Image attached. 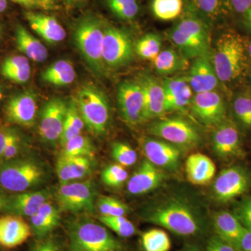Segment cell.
Listing matches in <instances>:
<instances>
[{
  "mask_svg": "<svg viewBox=\"0 0 251 251\" xmlns=\"http://www.w3.org/2000/svg\"><path fill=\"white\" fill-rule=\"evenodd\" d=\"M144 218L149 223L182 237L196 235L203 227L199 212L192 204L181 198H169L156 203L146 211Z\"/></svg>",
  "mask_w": 251,
  "mask_h": 251,
  "instance_id": "6da1fadb",
  "label": "cell"
},
{
  "mask_svg": "<svg viewBox=\"0 0 251 251\" xmlns=\"http://www.w3.org/2000/svg\"><path fill=\"white\" fill-rule=\"evenodd\" d=\"M247 44L240 34L233 31L221 34L211 57L220 82L231 83L239 80L247 68Z\"/></svg>",
  "mask_w": 251,
  "mask_h": 251,
  "instance_id": "7a4b0ae2",
  "label": "cell"
},
{
  "mask_svg": "<svg viewBox=\"0 0 251 251\" xmlns=\"http://www.w3.org/2000/svg\"><path fill=\"white\" fill-rule=\"evenodd\" d=\"M69 238L72 251H118L121 244L108 229L85 220L71 224Z\"/></svg>",
  "mask_w": 251,
  "mask_h": 251,
  "instance_id": "3957f363",
  "label": "cell"
},
{
  "mask_svg": "<svg viewBox=\"0 0 251 251\" xmlns=\"http://www.w3.org/2000/svg\"><path fill=\"white\" fill-rule=\"evenodd\" d=\"M105 26L97 18L87 16L81 20L75 30L77 48L91 68L103 72L105 64L102 55Z\"/></svg>",
  "mask_w": 251,
  "mask_h": 251,
  "instance_id": "277c9868",
  "label": "cell"
},
{
  "mask_svg": "<svg viewBox=\"0 0 251 251\" xmlns=\"http://www.w3.org/2000/svg\"><path fill=\"white\" fill-rule=\"evenodd\" d=\"M44 176L43 168L31 160L13 159L0 164V186L11 192H25L41 183Z\"/></svg>",
  "mask_w": 251,
  "mask_h": 251,
  "instance_id": "5b68a950",
  "label": "cell"
},
{
  "mask_svg": "<svg viewBox=\"0 0 251 251\" xmlns=\"http://www.w3.org/2000/svg\"><path fill=\"white\" fill-rule=\"evenodd\" d=\"M76 103L87 129L94 134H103L108 127L110 113L103 92L94 86H85L79 92Z\"/></svg>",
  "mask_w": 251,
  "mask_h": 251,
  "instance_id": "8992f818",
  "label": "cell"
},
{
  "mask_svg": "<svg viewBox=\"0 0 251 251\" xmlns=\"http://www.w3.org/2000/svg\"><path fill=\"white\" fill-rule=\"evenodd\" d=\"M96 196L95 184L88 180L60 185L56 198L61 210L78 214L94 211Z\"/></svg>",
  "mask_w": 251,
  "mask_h": 251,
  "instance_id": "52a82bcc",
  "label": "cell"
},
{
  "mask_svg": "<svg viewBox=\"0 0 251 251\" xmlns=\"http://www.w3.org/2000/svg\"><path fill=\"white\" fill-rule=\"evenodd\" d=\"M133 41L126 31L112 26L105 27L102 50L105 67H125L133 59Z\"/></svg>",
  "mask_w": 251,
  "mask_h": 251,
  "instance_id": "ba28073f",
  "label": "cell"
},
{
  "mask_svg": "<svg viewBox=\"0 0 251 251\" xmlns=\"http://www.w3.org/2000/svg\"><path fill=\"white\" fill-rule=\"evenodd\" d=\"M149 130L155 136L183 148H191L201 141L197 130L182 119H161L151 124Z\"/></svg>",
  "mask_w": 251,
  "mask_h": 251,
  "instance_id": "9c48e42d",
  "label": "cell"
},
{
  "mask_svg": "<svg viewBox=\"0 0 251 251\" xmlns=\"http://www.w3.org/2000/svg\"><path fill=\"white\" fill-rule=\"evenodd\" d=\"M117 100L122 118L127 125L134 126L145 122L143 92L140 82H122L117 92Z\"/></svg>",
  "mask_w": 251,
  "mask_h": 251,
  "instance_id": "30bf717a",
  "label": "cell"
},
{
  "mask_svg": "<svg viewBox=\"0 0 251 251\" xmlns=\"http://www.w3.org/2000/svg\"><path fill=\"white\" fill-rule=\"evenodd\" d=\"M190 106L193 116L203 125L217 126L226 121V104L216 91L196 94Z\"/></svg>",
  "mask_w": 251,
  "mask_h": 251,
  "instance_id": "8fae6325",
  "label": "cell"
},
{
  "mask_svg": "<svg viewBox=\"0 0 251 251\" xmlns=\"http://www.w3.org/2000/svg\"><path fill=\"white\" fill-rule=\"evenodd\" d=\"M250 184V177L245 170L241 167H230L220 173L213 190L218 201L227 202L244 194Z\"/></svg>",
  "mask_w": 251,
  "mask_h": 251,
  "instance_id": "7c38bea8",
  "label": "cell"
},
{
  "mask_svg": "<svg viewBox=\"0 0 251 251\" xmlns=\"http://www.w3.org/2000/svg\"><path fill=\"white\" fill-rule=\"evenodd\" d=\"M67 108L66 102L59 98L50 99L44 105L41 110L39 133L46 143L59 141Z\"/></svg>",
  "mask_w": 251,
  "mask_h": 251,
  "instance_id": "4fadbf2b",
  "label": "cell"
},
{
  "mask_svg": "<svg viewBox=\"0 0 251 251\" xmlns=\"http://www.w3.org/2000/svg\"><path fill=\"white\" fill-rule=\"evenodd\" d=\"M36 112V97L30 91H26L11 97L5 108L8 121L25 127L34 125Z\"/></svg>",
  "mask_w": 251,
  "mask_h": 251,
  "instance_id": "5bb4252c",
  "label": "cell"
},
{
  "mask_svg": "<svg viewBox=\"0 0 251 251\" xmlns=\"http://www.w3.org/2000/svg\"><path fill=\"white\" fill-rule=\"evenodd\" d=\"M141 146L147 159L155 166L173 171L179 166L181 152L172 144L145 137Z\"/></svg>",
  "mask_w": 251,
  "mask_h": 251,
  "instance_id": "9a60e30c",
  "label": "cell"
},
{
  "mask_svg": "<svg viewBox=\"0 0 251 251\" xmlns=\"http://www.w3.org/2000/svg\"><path fill=\"white\" fill-rule=\"evenodd\" d=\"M187 79L196 94L215 91L220 81L209 54L195 58Z\"/></svg>",
  "mask_w": 251,
  "mask_h": 251,
  "instance_id": "2e32d148",
  "label": "cell"
},
{
  "mask_svg": "<svg viewBox=\"0 0 251 251\" xmlns=\"http://www.w3.org/2000/svg\"><path fill=\"white\" fill-rule=\"evenodd\" d=\"M163 84L165 96V112L184 110L191 105L193 90L187 77L166 78Z\"/></svg>",
  "mask_w": 251,
  "mask_h": 251,
  "instance_id": "e0dca14e",
  "label": "cell"
},
{
  "mask_svg": "<svg viewBox=\"0 0 251 251\" xmlns=\"http://www.w3.org/2000/svg\"><path fill=\"white\" fill-rule=\"evenodd\" d=\"M144 96L145 122L161 117L165 112V96L163 84L153 77L145 75L139 81Z\"/></svg>",
  "mask_w": 251,
  "mask_h": 251,
  "instance_id": "ac0fdd59",
  "label": "cell"
},
{
  "mask_svg": "<svg viewBox=\"0 0 251 251\" xmlns=\"http://www.w3.org/2000/svg\"><path fill=\"white\" fill-rule=\"evenodd\" d=\"M213 148L216 154L222 158L239 156L242 152L240 137L236 126L224 121L217 126L213 135Z\"/></svg>",
  "mask_w": 251,
  "mask_h": 251,
  "instance_id": "d6986e66",
  "label": "cell"
},
{
  "mask_svg": "<svg viewBox=\"0 0 251 251\" xmlns=\"http://www.w3.org/2000/svg\"><path fill=\"white\" fill-rule=\"evenodd\" d=\"M163 179L162 172L148 159L144 160L128 180L127 190L132 195L145 194L158 188Z\"/></svg>",
  "mask_w": 251,
  "mask_h": 251,
  "instance_id": "ffe728a7",
  "label": "cell"
},
{
  "mask_svg": "<svg viewBox=\"0 0 251 251\" xmlns=\"http://www.w3.org/2000/svg\"><path fill=\"white\" fill-rule=\"evenodd\" d=\"M31 228L19 216L8 215L0 218V245L15 248L30 237Z\"/></svg>",
  "mask_w": 251,
  "mask_h": 251,
  "instance_id": "44dd1931",
  "label": "cell"
},
{
  "mask_svg": "<svg viewBox=\"0 0 251 251\" xmlns=\"http://www.w3.org/2000/svg\"><path fill=\"white\" fill-rule=\"evenodd\" d=\"M92 160L88 157L67 156L61 153L56 164L60 185L88 176L93 168Z\"/></svg>",
  "mask_w": 251,
  "mask_h": 251,
  "instance_id": "7402d4cb",
  "label": "cell"
},
{
  "mask_svg": "<svg viewBox=\"0 0 251 251\" xmlns=\"http://www.w3.org/2000/svg\"><path fill=\"white\" fill-rule=\"evenodd\" d=\"M51 196L49 189L19 193L7 200L6 209L15 215L31 217L38 212L44 203L49 201Z\"/></svg>",
  "mask_w": 251,
  "mask_h": 251,
  "instance_id": "603a6c76",
  "label": "cell"
},
{
  "mask_svg": "<svg viewBox=\"0 0 251 251\" xmlns=\"http://www.w3.org/2000/svg\"><path fill=\"white\" fill-rule=\"evenodd\" d=\"M25 16L31 29L50 44L61 42L65 39L66 31L56 18L34 12L25 13Z\"/></svg>",
  "mask_w": 251,
  "mask_h": 251,
  "instance_id": "cb8c5ba5",
  "label": "cell"
},
{
  "mask_svg": "<svg viewBox=\"0 0 251 251\" xmlns=\"http://www.w3.org/2000/svg\"><path fill=\"white\" fill-rule=\"evenodd\" d=\"M214 225L218 237L238 251L246 228L237 216L227 211H221L216 214Z\"/></svg>",
  "mask_w": 251,
  "mask_h": 251,
  "instance_id": "d4e9b609",
  "label": "cell"
},
{
  "mask_svg": "<svg viewBox=\"0 0 251 251\" xmlns=\"http://www.w3.org/2000/svg\"><path fill=\"white\" fill-rule=\"evenodd\" d=\"M216 166L210 158L201 153L188 157L186 171L188 180L193 184H207L216 174Z\"/></svg>",
  "mask_w": 251,
  "mask_h": 251,
  "instance_id": "484cf974",
  "label": "cell"
},
{
  "mask_svg": "<svg viewBox=\"0 0 251 251\" xmlns=\"http://www.w3.org/2000/svg\"><path fill=\"white\" fill-rule=\"evenodd\" d=\"M16 42L18 50L34 62H44L47 59L46 46L21 25L16 26Z\"/></svg>",
  "mask_w": 251,
  "mask_h": 251,
  "instance_id": "4316f807",
  "label": "cell"
},
{
  "mask_svg": "<svg viewBox=\"0 0 251 251\" xmlns=\"http://www.w3.org/2000/svg\"><path fill=\"white\" fill-rule=\"evenodd\" d=\"M1 73L8 80L24 84L30 78V64L25 56H11L4 59L1 66Z\"/></svg>",
  "mask_w": 251,
  "mask_h": 251,
  "instance_id": "83f0119b",
  "label": "cell"
},
{
  "mask_svg": "<svg viewBox=\"0 0 251 251\" xmlns=\"http://www.w3.org/2000/svg\"><path fill=\"white\" fill-rule=\"evenodd\" d=\"M181 52L173 49L161 50L153 61V66L158 74L169 75L188 67L187 59Z\"/></svg>",
  "mask_w": 251,
  "mask_h": 251,
  "instance_id": "f1b7e54d",
  "label": "cell"
},
{
  "mask_svg": "<svg viewBox=\"0 0 251 251\" xmlns=\"http://www.w3.org/2000/svg\"><path fill=\"white\" fill-rule=\"evenodd\" d=\"M168 37L186 58L195 59L208 54L209 48L180 31L175 26L168 32Z\"/></svg>",
  "mask_w": 251,
  "mask_h": 251,
  "instance_id": "f546056e",
  "label": "cell"
},
{
  "mask_svg": "<svg viewBox=\"0 0 251 251\" xmlns=\"http://www.w3.org/2000/svg\"><path fill=\"white\" fill-rule=\"evenodd\" d=\"M75 69L72 64L66 60L54 62L42 74L43 80L56 86L70 85L75 80Z\"/></svg>",
  "mask_w": 251,
  "mask_h": 251,
  "instance_id": "4dcf8cb0",
  "label": "cell"
},
{
  "mask_svg": "<svg viewBox=\"0 0 251 251\" xmlns=\"http://www.w3.org/2000/svg\"><path fill=\"white\" fill-rule=\"evenodd\" d=\"M85 127V123L82 120L76 101L72 100L68 105L67 115L64 120L62 135L59 139V144L62 146L69 140L80 135Z\"/></svg>",
  "mask_w": 251,
  "mask_h": 251,
  "instance_id": "1f68e13d",
  "label": "cell"
},
{
  "mask_svg": "<svg viewBox=\"0 0 251 251\" xmlns=\"http://www.w3.org/2000/svg\"><path fill=\"white\" fill-rule=\"evenodd\" d=\"M175 27L198 42L209 48V34L205 23L196 16H186Z\"/></svg>",
  "mask_w": 251,
  "mask_h": 251,
  "instance_id": "d6a6232c",
  "label": "cell"
},
{
  "mask_svg": "<svg viewBox=\"0 0 251 251\" xmlns=\"http://www.w3.org/2000/svg\"><path fill=\"white\" fill-rule=\"evenodd\" d=\"M62 147V154L67 156H85L93 159L96 153L90 138L81 134L69 140Z\"/></svg>",
  "mask_w": 251,
  "mask_h": 251,
  "instance_id": "836d02e7",
  "label": "cell"
},
{
  "mask_svg": "<svg viewBox=\"0 0 251 251\" xmlns=\"http://www.w3.org/2000/svg\"><path fill=\"white\" fill-rule=\"evenodd\" d=\"M183 0H153L152 11L161 21H173L179 17L183 11Z\"/></svg>",
  "mask_w": 251,
  "mask_h": 251,
  "instance_id": "e575fe53",
  "label": "cell"
},
{
  "mask_svg": "<svg viewBox=\"0 0 251 251\" xmlns=\"http://www.w3.org/2000/svg\"><path fill=\"white\" fill-rule=\"evenodd\" d=\"M142 244L145 251H169L171 242L165 231L152 229L144 232L142 235Z\"/></svg>",
  "mask_w": 251,
  "mask_h": 251,
  "instance_id": "d590c367",
  "label": "cell"
},
{
  "mask_svg": "<svg viewBox=\"0 0 251 251\" xmlns=\"http://www.w3.org/2000/svg\"><path fill=\"white\" fill-rule=\"evenodd\" d=\"M161 38L158 34H146L135 44V52L142 58L153 62L161 51Z\"/></svg>",
  "mask_w": 251,
  "mask_h": 251,
  "instance_id": "8d00e7d4",
  "label": "cell"
},
{
  "mask_svg": "<svg viewBox=\"0 0 251 251\" xmlns=\"http://www.w3.org/2000/svg\"><path fill=\"white\" fill-rule=\"evenodd\" d=\"M99 220L102 224L122 237H131L136 232L134 225L125 216H100Z\"/></svg>",
  "mask_w": 251,
  "mask_h": 251,
  "instance_id": "74e56055",
  "label": "cell"
},
{
  "mask_svg": "<svg viewBox=\"0 0 251 251\" xmlns=\"http://www.w3.org/2000/svg\"><path fill=\"white\" fill-rule=\"evenodd\" d=\"M96 206L100 216H125L128 212V206L125 203L115 198L106 196L99 198Z\"/></svg>",
  "mask_w": 251,
  "mask_h": 251,
  "instance_id": "f35d334b",
  "label": "cell"
},
{
  "mask_svg": "<svg viewBox=\"0 0 251 251\" xmlns=\"http://www.w3.org/2000/svg\"><path fill=\"white\" fill-rule=\"evenodd\" d=\"M193 6L203 18L215 21L223 14L225 0H193Z\"/></svg>",
  "mask_w": 251,
  "mask_h": 251,
  "instance_id": "ab89813d",
  "label": "cell"
},
{
  "mask_svg": "<svg viewBox=\"0 0 251 251\" xmlns=\"http://www.w3.org/2000/svg\"><path fill=\"white\" fill-rule=\"evenodd\" d=\"M234 115L246 128H251V95L241 94L234 100Z\"/></svg>",
  "mask_w": 251,
  "mask_h": 251,
  "instance_id": "60d3db41",
  "label": "cell"
},
{
  "mask_svg": "<svg viewBox=\"0 0 251 251\" xmlns=\"http://www.w3.org/2000/svg\"><path fill=\"white\" fill-rule=\"evenodd\" d=\"M107 3L112 12L124 20L133 19L139 11L136 0H107Z\"/></svg>",
  "mask_w": 251,
  "mask_h": 251,
  "instance_id": "b9f144b4",
  "label": "cell"
},
{
  "mask_svg": "<svg viewBox=\"0 0 251 251\" xmlns=\"http://www.w3.org/2000/svg\"><path fill=\"white\" fill-rule=\"evenodd\" d=\"M112 156L118 164L123 167L133 166L138 159L136 151L129 145L120 142L112 144Z\"/></svg>",
  "mask_w": 251,
  "mask_h": 251,
  "instance_id": "7bdbcfd3",
  "label": "cell"
},
{
  "mask_svg": "<svg viewBox=\"0 0 251 251\" xmlns=\"http://www.w3.org/2000/svg\"><path fill=\"white\" fill-rule=\"evenodd\" d=\"M101 177L102 181L107 186L117 187L127 179L128 173L121 165H110L102 172Z\"/></svg>",
  "mask_w": 251,
  "mask_h": 251,
  "instance_id": "ee69618b",
  "label": "cell"
},
{
  "mask_svg": "<svg viewBox=\"0 0 251 251\" xmlns=\"http://www.w3.org/2000/svg\"><path fill=\"white\" fill-rule=\"evenodd\" d=\"M30 223L31 228L33 229V232L36 234V237L40 239H44L58 226V224L46 219L38 212L31 216Z\"/></svg>",
  "mask_w": 251,
  "mask_h": 251,
  "instance_id": "f6af8a7d",
  "label": "cell"
},
{
  "mask_svg": "<svg viewBox=\"0 0 251 251\" xmlns=\"http://www.w3.org/2000/svg\"><path fill=\"white\" fill-rule=\"evenodd\" d=\"M236 216L247 229H251V197L244 198L236 208Z\"/></svg>",
  "mask_w": 251,
  "mask_h": 251,
  "instance_id": "bcb514c9",
  "label": "cell"
},
{
  "mask_svg": "<svg viewBox=\"0 0 251 251\" xmlns=\"http://www.w3.org/2000/svg\"><path fill=\"white\" fill-rule=\"evenodd\" d=\"M20 149V138L16 133L10 140L5 148L1 161H8L13 160L18 154Z\"/></svg>",
  "mask_w": 251,
  "mask_h": 251,
  "instance_id": "7dc6e473",
  "label": "cell"
},
{
  "mask_svg": "<svg viewBox=\"0 0 251 251\" xmlns=\"http://www.w3.org/2000/svg\"><path fill=\"white\" fill-rule=\"evenodd\" d=\"M38 213L46 217V219L50 220V221H53V222L59 225V221H60V215H59V211L54 207L53 204H51L49 201L44 203L41 206Z\"/></svg>",
  "mask_w": 251,
  "mask_h": 251,
  "instance_id": "c3c4849f",
  "label": "cell"
},
{
  "mask_svg": "<svg viewBox=\"0 0 251 251\" xmlns=\"http://www.w3.org/2000/svg\"><path fill=\"white\" fill-rule=\"evenodd\" d=\"M33 251H64L60 246L53 239H41L36 243Z\"/></svg>",
  "mask_w": 251,
  "mask_h": 251,
  "instance_id": "681fc988",
  "label": "cell"
},
{
  "mask_svg": "<svg viewBox=\"0 0 251 251\" xmlns=\"http://www.w3.org/2000/svg\"><path fill=\"white\" fill-rule=\"evenodd\" d=\"M206 251H236L235 249L229 245L221 238H212L208 244Z\"/></svg>",
  "mask_w": 251,
  "mask_h": 251,
  "instance_id": "f907efd6",
  "label": "cell"
},
{
  "mask_svg": "<svg viewBox=\"0 0 251 251\" xmlns=\"http://www.w3.org/2000/svg\"><path fill=\"white\" fill-rule=\"evenodd\" d=\"M16 133L14 130L7 127L0 128V161H1L6 145Z\"/></svg>",
  "mask_w": 251,
  "mask_h": 251,
  "instance_id": "816d5d0a",
  "label": "cell"
},
{
  "mask_svg": "<svg viewBox=\"0 0 251 251\" xmlns=\"http://www.w3.org/2000/svg\"><path fill=\"white\" fill-rule=\"evenodd\" d=\"M234 11L238 14H245L251 7V0H229Z\"/></svg>",
  "mask_w": 251,
  "mask_h": 251,
  "instance_id": "f5cc1de1",
  "label": "cell"
},
{
  "mask_svg": "<svg viewBox=\"0 0 251 251\" xmlns=\"http://www.w3.org/2000/svg\"><path fill=\"white\" fill-rule=\"evenodd\" d=\"M238 251H251V229H246L239 243Z\"/></svg>",
  "mask_w": 251,
  "mask_h": 251,
  "instance_id": "db71d44e",
  "label": "cell"
},
{
  "mask_svg": "<svg viewBox=\"0 0 251 251\" xmlns=\"http://www.w3.org/2000/svg\"><path fill=\"white\" fill-rule=\"evenodd\" d=\"M11 1L26 8H32L38 5L37 0H11Z\"/></svg>",
  "mask_w": 251,
  "mask_h": 251,
  "instance_id": "11a10c76",
  "label": "cell"
},
{
  "mask_svg": "<svg viewBox=\"0 0 251 251\" xmlns=\"http://www.w3.org/2000/svg\"><path fill=\"white\" fill-rule=\"evenodd\" d=\"M38 6H40L46 10L52 9L54 4V0H37Z\"/></svg>",
  "mask_w": 251,
  "mask_h": 251,
  "instance_id": "9f6ffc18",
  "label": "cell"
},
{
  "mask_svg": "<svg viewBox=\"0 0 251 251\" xmlns=\"http://www.w3.org/2000/svg\"><path fill=\"white\" fill-rule=\"evenodd\" d=\"M244 15V24L245 27L251 31V7Z\"/></svg>",
  "mask_w": 251,
  "mask_h": 251,
  "instance_id": "6f0895ef",
  "label": "cell"
},
{
  "mask_svg": "<svg viewBox=\"0 0 251 251\" xmlns=\"http://www.w3.org/2000/svg\"><path fill=\"white\" fill-rule=\"evenodd\" d=\"M6 205H7V199H6L2 195L0 194V210L6 209Z\"/></svg>",
  "mask_w": 251,
  "mask_h": 251,
  "instance_id": "680465c9",
  "label": "cell"
},
{
  "mask_svg": "<svg viewBox=\"0 0 251 251\" xmlns=\"http://www.w3.org/2000/svg\"><path fill=\"white\" fill-rule=\"evenodd\" d=\"M6 8H7V1L0 0V13L4 12Z\"/></svg>",
  "mask_w": 251,
  "mask_h": 251,
  "instance_id": "91938a15",
  "label": "cell"
},
{
  "mask_svg": "<svg viewBox=\"0 0 251 251\" xmlns=\"http://www.w3.org/2000/svg\"><path fill=\"white\" fill-rule=\"evenodd\" d=\"M82 0H64L65 4L68 5H75L78 4L80 1H82Z\"/></svg>",
  "mask_w": 251,
  "mask_h": 251,
  "instance_id": "94428289",
  "label": "cell"
},
{
  "mask_svg": "<svg viewBox=\"0 0 251 251\" xmlns=\"http://www.w3.org/2000/svg\"><path fill=\"white\" fill-rule=\"evenodd\" d=\"M247 53L249 57L251 59V41L247 44Z\"/></svg>",
  "mask_w": 251,
  "mask_h": 251,
  "instance_id": "6125c7cd",
  "label": "cell"
},
{
  "mask_svg": "<svg viewBox=\"0 0 251 251\" xmlns=\"http://www.w3.org/2000/svg\"><path fill=\"white\" fill-rule=\"evenodd\" d=\"M181 251H198V249H195V248H187V249H185L184 250Z\"/></svg>",
  "mask_w": 251,
  "mask_h": 251,
  "instance_id": "be15d7a7",
  "label": "cell"
},
{
  "mask_svg": "<svg viewBox=\"0 0 251 251\" xmlns=\"http://www.w3.org/2000/svg\"><path fill=\"white\" fill-rule=\"evenodd\" d=\"M3 97V90L2 88H1V86H0V100H1V99H2Z\"/></svg>",
  "mask_w": 251,
  "mask_h": 251,
  "instance_id": "e7e4bbea",
  "label": "cell"
},
{
  "mask_svg": "<svg viewBox=\"0 0 251 251\" xmlns=\"http://www.w3.org/2000/svg\"><path fill=\"white\" fill-rule=\"evenodd\" d=\"M1 27H0V37H1Z\"/></svg>",
  "mask_w": 251,
  "mask_h": 251,
  "instance_id": "03108f58",
  "label": "cell"
}]
</instances>
